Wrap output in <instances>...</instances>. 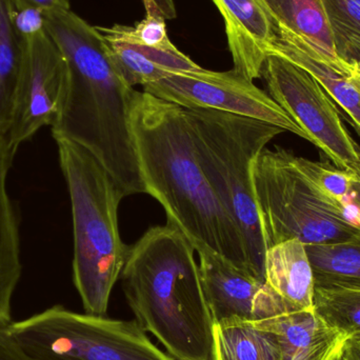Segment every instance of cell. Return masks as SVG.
Returning <instances> with one entry per match:
<instances>
[{"label": "cell", "instance_id": "6da1fadb", "mask_svg": "<svg viewBox=\"0 0 360 360\" xmlns=\"http://www.w3.org/2000/svg\"><path fill=\"white\" fill-rule=\"evenodd\" d=\"M46 31L69 68L67 96L53 137L82 146L105 167L124 197L146 193L131 128L135 91L116 68L96 27L70 10L46 11Z\"/></svg>", "mask_w": 360, "mask_h": 360}, {"label": "cell", "instance_id": "7a4b0ae2", "mask_svg": "<svg viewBox=\"0 0 360 360\" xmlns=\"http://www.w3.org/2000/svg\"><path fill=\"white\" fill-rule=\"evenodd\" d=\"M131 128L146 193L162 205L169 224L195 251L211 250L250 272L240 232L199 164L186 110L135 91Z\"/></svg>", "mask_w": 360, "mask_h": 360}, {"label": "cell", "instance_id": "3957f363", "mask_svg": "<svg viewBox=\"0 0 360 360\" xmlns=\"http://www.w3.org/2000/svg\"><path fill=\"white\" fill-rule=\"evenodd\" d=\"M195 249L174 224L149 229L129 250L120 278L136 321L175 360H216L215 323Z\"/></svg>", "mask_w": 360, "mask_h": 360}, {"label": "cell", "instance_id": "277c9868", "mask_svg": "<svg viewBox=\"0 0 360 360\" xmlns=\"http://www.w3.org/2000/svg\"><path fill=\"white\" fill-rule=\"evenodd\" d=\"M53 139L71 200L74 285L86 313L103 316L130 250L118 226L124 197L88 150L65 137Z\"/></svg>", "mask_w": 360, "mask_h": 360}, {"label": "cell", "instance_id": "5b68a950", "mask_svg": "<svg viewBox=\"0 0 360 360\" xmlns=\"http://www.w3.org/2000/svg\"><path fill=\"white\" fill-rule=\"evenodd\" d=\"M184 110L203 173L240 232L250 272L264 281L266 248L252 168L266 145L285 131L266 122L216 110Z\"/></svg>", "mask_w": 360, "mask_h": 360}, {"label": "cell", "instance_id": "8992f818", "mask_svg": "<svg viewBox=\"0 0 360 360\" xmlns=\"http://www.w3.org/2000/svg\"><path fill=\"white\" fill-rule=\"evenodd\" d=\"M252 179L266 250L290 239L325 245L359 234L345 218L342 205L321 190L289 150L266 148L254 162Z\"/></svg>", "mask_w": 360, "mask_h": 360}, {"label": "cell", "instance_id": "52a82bcc", "mask_svg": "<svg viewBox=\"0 0 360 360\" xmlns=\"http://www.w3.org/2000/svg\"><path fill=\"white\" fill-rule=\"evenodd\" d=\"M37 360H175L148 338L136 321L74 312L60 304L4 329Z\"/></svg>", "mask_w": 360, "mask_h": 360}, {"label": "cell", "instance_id": "ba28073f", "mask_svg": "<svg viewBox=\"0 0 360 360\" xmlns=\"http://www.w3.org/2000/svg\"><path fill=\"white\" fill-rule=\"evenodd\" d=\"M269 95L338 169L360 171V148L347 131L338 103L309 72L277 55L262 68Z\"/></svg>", "mask_w": 360, "mask_h": 360}, {"label": "cell", "instance_id": "9c48e42d", "mask_svg": "<svg viewBox=\"0 0 360 360\" xmlns=\"http://www.w3.org/2000/svg\"><path fill=\"white\" fill-rule=\"evenodd\" d=\"M154 95L184 109H209L259 120L309 141L293 118L253 82L236 71L200 69L167 76L143 86Z\"/></svg>", "mask_w": 360, "mask_h": 360}, {"label": "cell", "instance_id": "30bf717a", "mask_svg": "<svg viewBox=\"0 0 360 360\" xmlns=\"http://www.w3.org/2000/svg\"><path fill=\"white\" fill-rule=\"evenodd\" d=\"M67 60L46 31L25 39V54L12 124L6 134L16 155L22 143L56 122L67 96Z\"/></svg>", "mask_w": 360, "mask_h": 360}, {"label": "cell", "instance_id": "8fae6325", "mask_svg": "<svg viewBox=\"0 0 360 360\" xmlns=\"http://www.w3.org/2000/svg\"><path fill=\"white\" fill-rule=\"evenodd\" d=\"M205 300L215 325L258 321L300 310L264 281L211 250H197Z\"/></svg>", "mask_w": 360, "mask_h": 360}, {"label": "cell", "instance_id": "7c38bea8", "mask_svg": "<svg viewBox=\"0 0 360 360\" xmlns=\"http://www.w3.org/2000/svg\"><path fill=\"white\" fill-rule=\"evenodd\" d=\"M224 20L234 71L254 82L276 40V27L264 0H212Z\"/></svg>", "mask_w": 360, "mask_h": 360}, {"label": "cell", "instance_id": "4fadbf2b", "mask_svg": "<svg viewBox=\"0 0 360 360\" xmlns=\"http://www.w3.org/2000/svg\"><path fill=\"white\" fill-rule=\"evenodd\" d=\"M120 75L129 86H146L167 76L200 69L174 44L152 46L132 39L124 25L96 27Z\"/></svg>", "mask_w": 360, "mask_h": 360}, {"label": "cell", "instance_id": "5bb4252c", "mask_svg": "<svg viewBox=\"0 0 360 360\" xmlns=\"http://www.w3.org/2000/svg\"><path fill=\"white\" fill-rule=\"evenodd\" d=\"M276 34L270 55L288 59L316 78L328 94L347 112L360 133V93L351 75L350 61L323 54L285 30L276 29Z\"/></svg>", "mask_w": 360, "mask_h": 360}, {"label": "cell", "instance_id": "9a60e30c", "mask_svg": "<svg viewBox=\"0 0 360 360\" xmlns=\"http://www.w3.org/2000/svg\"><path fill=\"white\" fill-rule=\"evenodd\" d=\"M257 323L276 336L279 360H333L348 340L314 309L290 311Z\"/></svg>", "mask_w": 360, "mask_h": 360}, {"label": "cell", "instance_id": "2e32d148", "mask_svg": "<svg viewBox=\"0 0 360 360\" xmlns=\"http://www.w3.org/2000/svg\"><path fill=\"white\" fill-rule=\"evenodd\" d=\"M15 154L0 134V329L12 323V298L22 273L20 229L16 207L8 190Z\"/></svg>", "mask_w": 360, "mask_h": 360}, {"label": "cell", "instance_id": "e0dca14e", "mask_svg": "<svg viewBox=\"0 0 360 360\" xmlns=\"http://www.w3.org/2000/svg\"><path fill=\"white\" fill-rule=\"evenodd\" d=\"M264 283L300 309H313L314 274L306 245L290 239L269 248L264 256Z\"/></svg>", "mask_w": 360, "mask_h": 360}, {"label": "cell", "instance_id": "ac0fdd59", "mask_svg": "<svg viewBox=\"0 0 360 360\" xmlns=\"http://www.w3.org/2000/svg\"><path fill=\"white\" fill-rule=\"evenodd\" d=\"M276 29H283L329 56L336 53L333 31L323 0H264Z\"/></svg>", "mask_w": 360, "mask_h": 360}, {"label": "cell", "instance_id": "d6986e66", "mask_svg": "<svg viewBox=\"0 0 360 360\" xmlns=\"http://www.w3.org/2000/svg\"><path fill=\"white\" fill-rule=\"evenodd\" d=\"M15 0H0V134H8L25 54V40L13 23Z\"/></svg>", "mask_w": 360, "mask_h": 360}, {"label": "cell", "instance_id": "ffe728a7", "mask_svg": "<svg viewBox=\"0 0 360 360\" xmlns=\"http://www.w3.org/2000/svg\"><path fill=\"white\" fill-rule=\"evenodd\" d=\"M315 287L360 289V233L349 240L306 245Z\"/></svg>", "mask_w": 360, "mask_h": 360}, {"label": "cell", "instance_id": "44dd1931", "mask_svg": "<svg viewBox=\"0 0 360 360\" xmlns=\"http://www.w3.org/2000/svg\"><path fill=\"white\" fill-rule=\"evenodd\" d=\"M216 360H279L276 336L257 321L215 325Z\"/></svg>", "mask_w": 360, "mask_h": 360}, {"label": "cell", "instance_id": "7402d4cb", "mask_svg": "<svg viewBox=\"0 0 360 360\" xmlns=\"http://www.w3.org/2000/svg\"><path fill=\"white\" fill-rule=\"evenodd\" d=\"M313 309L347 338L360 335V289L315 287Z\"/></svg>", "mask_w": 360, "mask_h": 360}, {"label": "cell", "instance_id": "603a6c76", "mask_svg": "<svg viewBox=\"0 0 360 360\" xmlns=\"http://www.w3.org/2000/svg\"><path fill=\"white\" fill-rule=\"evenodd\" d=\"M298 162L307 174L321 186V190L338 202H342L356 184L355 173L334 168L327 162H312L300 156Z\"/></svg>", "mask_w": 360, "mask_h": 360}, {"label": "cell", "instance_id": "cb8c5ba5", "mask_svg": "<svg viewBox=\"0 0 360 360\" xmlns=\"http://www.w3.org/2000/svg\"><path fill=\"white\" fill-rule=\"evenodd\" d=\"M334 41L360 40V0H323ZM336 48V46H335Z\"/></svg>", "mask_w": 360, "mask_h": 360}, {"label": "cell", "instance_id": "d4e9b609", "mask_svg": "<svg viewBox=\"0 0 360 360\" xmlns=\"http://www.w3.org/2000/svg\"><path fill=\"white\" fill-rule=\"evenodd\" d=\"M13 23L23 40L46 31V11L30 4H17L13 12Z\"/></svg>", "mask_w": 360, "mask_h": 360}, {"label": "cell", "instance_id": "484cf974", "mask_svg": "<svg viewBox=\"0 0 360 360\" xmlns=\"http://www.w3.org/2000/svg\"><path fill=\"white\" fill-rule=\"evenodd\" d=\"M0 360H37L27 356L6 335L4 329H0Z\"/></svg>", "mask_w": 360, "mask_h": 360}, {"label": "cell", "instance_id": "4316f807", "mask_svg": "<svg viewBox=\"0 0 360 360\" xmlns=\"http://www.w3.org/2000/svg\"><path fill=\"white\" fill-rule=\"evenodd\" d=\"M143 2L147 13L160 15L165 19H172L176 16L173 0H143Z\"/></svg>", "mask_w": 360, "mask_h": 360}, {"label": "cell", "instance_id": "83f0119b", "mask_svg": "<svg viewBox=\"0 0 360 360\" xmlns=\"http://www.w3.org/2000/svg\"><path fill=\"white\" fill-rule=\"evenodd\" d=\"M336 53L344 59H353L360 63V40L345 39L336 42Z\"/></svg>", "mask_w": 360, "mask_h": 360}, {"label": "cell", "instance_id": "f1b7e54d", "mask_svg": "<svg viewBox=\"0 0 360 360\" xmlns=\"http://www.w3.org/2000/svg\"><path fill=\"white\" fill-rule=\"evenodd\" d=\"M17 4H30L44 11L70 10V0H15Z\"/></svg>", "mask_w": 360, "mask_h": 360}, {"label": "cell", "instance_id": "f546056e", "mask_svg": "<svg viewBox=\"0 0 360 360\" xmlns=\"http://www.w3.org/2000/svg\"><path fill=\"white\" fill-rule=\"evenodd\" d=\"M340 360H360L359 345L352 338H349L345 342L340 353Z\"/></svg>", "mask_w": 360, "mask_h": 360}, {"label": "cell", "instance_id": "4dcf8cb0", "mask_svg": "<svg viewBox=\"0 0 360 360\" xmlns=\"http://www.w3.org/2000/svg\"><path fill=\"white\" fill-rule=\"evenodd\" d=\"M347 60L351 63V75H352L353 82L360 93V63L353 59H347Z\"/></svg>", "mask_w": 360, "mask_h": 360}, {"label": "cell", "instance_id": "1f68e13d", "mask_svg": "<svg viewBox=\"0 0 360 360\" xmlns=\"http://www.w3.org/2000/svg\"><path fill=\"white\" fill-rule=\"evenodd\" d=\"M352 338H353V340H355V342H357V344L359 345V347H360V335L352 336Z\"/></svg>", "mask_w": 360, "mask_h": 360}, {"label": "cell", "instance_id": "d6a6232c", "mask_svg": "<svg viewBox=\"0 0 360 360\" xmlns=\"http://www.w3.org/2000/svg\"><path fill=\"white\" fill-rule=\"evenodd\" d=\"M355 174H356L357 182H359V186H360V171H359V172H357V173H355Z\"/></svg>", "mask_w": 360, "mask_h": 360}, {"label": "cell", "instance_id": "836d02e7", "mask_svg": "<svg viewBox=\"0 0 360 360\" xmlns=\"http://www.w3.org/2000/svg\"><path fill=\"white\" fill-rule=\"evenodd\" d=\"M333 360H340V354H338V356H336Z\"/></svg>", "mask_w": 360, "mask_h": 360}]
</instances>
